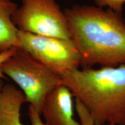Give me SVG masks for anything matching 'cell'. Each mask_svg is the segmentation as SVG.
I'll return each mask as SVG.
<instances>
[{"mask_svg":"<svg viewBox=\"0 0 125 125\" xmlns=\"http://www.w3.org/2000/svg\"><path fill=\"white\" fill-rule=\"evenodd\" d=\"M75 107L77 112L78 118L79 119V123L81 125H94L93 120L87 109L80 101L76 99L75 100ZM106 125H116L114 124H108Z\"/></svg>","mask_w":125,"mask_h":125,"instance_id":"obj_9","label":"cell"},{"mask_svg":"<svg viewBox=\"0 0 125 125\" xmlns=\"http://www.w3.org/2000/svg\"><path fill=\"white\" fill-rule=\"evenodd\" d=\"M74 97L68 87L62 84L48 94L43 101L41 115L46 125H81L74 119Z\"/></svg>","mask_w":125,"mask_h":125,"instance_id":"obj_6","label":"cell"},{"mask_svg":"<svg viewBox=\"0 0 125 125\" xmlns=\"http://www.w3.org/2000/svg\"><path fill=\"white\" fill-rule=\"evenodd\" d=\"M60 77L87 109L94 125H125V63L78 68Z\"/></svg>","mask_w":125,"mask_h":125,"instance_id":"obj_2","label":"cell"},{"mask_svg":"<svg viewBox=\"0 0 125 125\" xmlns=\"http://www.w3.org/2000/svg\"><path fill=\"white\" fill-rule=\"evenodd\" d=\"M81 66H116L125 63V22L121 14L89 5L64 10Z\"/></svg>","mask_w":125,"mask_h":125,"instance_id":"obj_1","label":"cell"},{"mask_svg":"<svg viewBox=\"0 0 125 125\" xmlns=\"http://www.w3.org/2000/svg\"><path fill=\"white\" fill-rule=\"evenodd\" d=\"M26 103L24 94L10 83H5L0 92V125H24L20 110Z\"/></svg>","mask_w":125,"mask_h":125,"instance_id":"obj_7","label":"cell"},{"mask_svg":"<svg viewBox=\"0 0 125 125\" xmlns=\"http://www.w3.org/2000/svg\"><path fill=\"white\" fill-rule=\"evenodd\" d=\"M3 74L10 78L24 94L26 103L41 114L46 97L62 83V78L28 53L18 48L1 64Z\"/></svg>","mask_w":125,"mask_h":125,"instance_id":"obj_3","label":"cell"},{"mask_svg":"<svg viewBox=\"0 0 125 125\" xmlns=\"http://www.w3.org/2000/svg\"><path fill=\"white\" fill-rule=\"evenodd\" d=\"M17 8L12 0H0V53L20 48L19 30L12 20Z\"/></svg>","mask_w":125,"mask_h":125,"instance_id":"obj_8","label":"cell"},{"mask_svg":"<svg viewBox=\"0 0 125 125\" xmlns=\"http://www.w3.org/2000/svg\"><path fill=\"white\" fill-rule=\"evenodd\" d=\"M18 48H12V49L9 50L7 52H4L0 53V77L2 79H5V76L3 74L2 71H1V64L4 62L5 61L7 60L9 57L15 53L16 51Z\"/></svg>","mask_w":125,"mask_h":125,"instance_id":"obj_12","label":"cell"},{"mask_svg":"<svg viewBox=\"0 0 125 125\" xmlns=\"http://www.w3.org/2000/svg\"><path fill=\"white\" fill-rule=\"evenodd\" d=\"M29 116L31 125H46L41 120L40 112L31 105L29 108Z\"/></svg>","mask_w":125,"mask_h":125,"instance_id":"obj_11","label":"cell"},{"mask_svg":"<svg viewBox=\"0 0 125 125\" xmlns=\"http://www.w3.org/2000/svg\"><path fill=\"white\" fill-rule=\"evenodd\" d=\"M3 79L2 78H1L0 77V92H1V90H2L3 86H4V85H5L4 81H3Z\"/></svg>","mask_w":125,"mask_h":125,"instance_id":"obj_13","label":"cell"},{"mask_svg":"<svg viewBox=\"0 0 125 125\" xmlns=\"http://www.w3.org/2000/svg\"><path fill=\"white\" fill-rule=\"evenodd\" d=\"M12 16L19 30L39 35L71 40L64 11L55 0H21Z\"/></svg>","mask_w":125,"mask_h":125,"instance_id":"obj_5","label":"cell"},{"mask_svg":"<svg viewBox=\"0 0 125 125\" xmlns=\"http://www.w3.org/2000/svg\"><path fill=\"white\" fill-rule=\"evenodd\" d=\"M20 49L59 76L78 69L81 57L71 40L18 30Z\"/></svg>","mask_w":125,"mask_h":125,"instance_id":"obj_4","label":"cell"},{"mask_svg":"<svg viewBox=\"0 0 125 125\" xmlns=\"http://www.w3.org/2000/svg\"><path fill=\"white\" fill-rule=\"evenodd\" d=\"M98 7H107L109 9L121 14L125 0H95Z\"/></svg>","mask_w":125,"mask_h":125,"instance_id":"obj_10","label":"cell"}]
</instances>
